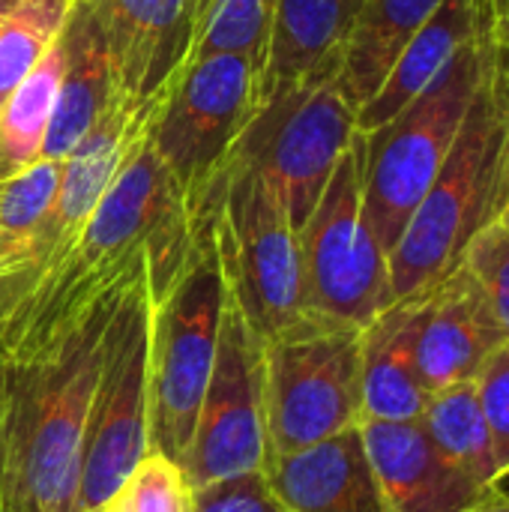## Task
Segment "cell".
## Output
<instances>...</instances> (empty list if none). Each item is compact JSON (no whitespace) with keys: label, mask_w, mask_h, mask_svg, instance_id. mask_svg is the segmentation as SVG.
I'll list each match as a JSON object with an SVG mask.
<instances>
[{"label":"cell","mask_w":509,"mask_h":512,"mask_svg":"<svg viewBox=\"0 0 509 512\" xmlns=\"http://www.w3.org/2000/svg\"><path fill=\"white\" fill-rule=\"evenodd\" d=\"M33 360H0V512H75L90 399L123 288Z\"/></svg>","instance_id":"6da1fadb"},{"label":"cell","mask_w":509,"mask_h":512,"mask_svg":"<svg viewBox=\"0 0 509 512\" xmlns=\"http://www.w3.org/2000/svg\"><path fill=\"white\" fill-rule=\"evenodd\" d=\"M509 153V57L498 39L462 129L387 258L390 303L432 288L462 264L471 240L501 216Z\"/></svg>","instance_id":"7a4b0ae2"},{"label":"cell","mask_w":509,"mask_h":512,"mask_svg":"<svg viewBox=\"0 0 509 512\" xmlns=\"http://www.w3.org/2000/svg\"><path fill=\"white\" fill-rule=\"evenodd\" d=\"M225 303L228 282L213 243L207 192L186 261L159 294H150V453L177 468L198 423Z\"/></svg>","instance_id":"3957f363"},{"label":"cell","mask_w":509,"mask_h":512,"mask_svg":"<svg viewBox=\"0 0 509 512\" xmlns=\"http://www.w3.org/2000/svg\"><path fill=\"white\" fill-rule=\"evenodd\" d=\"M495 45V18L393 120L363 135V216L390 258L444 165Z\"/></svg>","instance_id":"277c9868"},{"label":"cell","mask_w":509,"mask_h":512,"mask_svg":"<svg viewBox=\"0 0 509 512\" xmlns=\"http://www.w3.org/2000/svg\"><path fill=\"white\" fill-rule=\"evenodd\" d=\"M210 225L228 294L261 345L312 324L300 231L240 153L210 189Z\"/></svg>","instance_id":"5b68a950"},{"label":"cell","mask_w":509,"mask_h":512,"mask_svg":"<svg viewBox=\"0 0 509 512\" xmlns=\"http://www.w3.org/2000/svg\"><path fill=\"white\" fill-rule=\"evenodd\" d=\"M264 465L363 420V330L312 321L261 345Z\"/></svg>","instance_id":"8992f818"},{"label":"cell","mask_w":509,"mask_h":512,"mask_svg":"<svg viewBox=\"0 0 509 512\" xmlns=\"http://www.w3.org/2000/svg\"><path fill=\"white\" fill-rule=\"evenodd\" d=\"M357 135V111L339 84V51L303 81L261 105L237 141L300 231L321 201L342 153Z\"/></svg>","instance_id":"52a82bcc"},{"label":"cell","mask_w":509,"mask_h":512,"mask_svg":"<svg viewBox=\"0 0 509 512\" xmlns=\"http://www.w3.org/2000/svg\"><path fill=\"white\" fill-rule=\"evenodd\" d=\"M150 453V285L147 267L123 288L105 333L90 399L78 510L114 501Z\"/></svg>","instance_id":"ba28073f"},{"label":"cell","mask_w":509,"mask_h":512,"mask_svg":"<svg viewBox=\"0 0 509 512\" xmlns=\"http://www.w3.org/2000/svg\"><path fill=\"white\" fill-rule=\"evenodd\" d=\"M312 321L369 327L390 306L387 255L363 216V135L342 153L321 201L300 228Z\"/></svg>","instance_id":"9c48e42d"},{"label":"cell","mask_w":509,"mask_h":512,"mask_svg":"<svg viewBox=\"0 0 509 512\" xmlns=\"http://www.w3.org/2000/svg\"><path fill=\"white\" fill-rule=\"evenodd\" d=\"M255 111L258 66L243 54L189 60L156 105L150 144L195 213Z\"/></svg>","instance_id":"30bf717a"},{"label":"cell","mask_w":509,"mask_h":512,"mask_svg":"<svg viewBox=\"0 0 509 512\" xmlns=\"http://www.w3.org/2000/svg\"><path fill=\"white\" fill-rule=\"evenodd\" d=\"M159 102L138 111L123 96H114V102L84 135V141L63 159L60 186L48 216L24 243L18 261L6 273H0V339L36 300V294L60 273L66 258L78 246L93 207L114 180L135 132L144 126Z\"/></svg>","instance_id":"8fae6325"},{"label":"cell","mask_w":509,"mask_h":512,"mask_svg":"<svg viewBox=\"0 0 509 512\" xmlns=\"http://www.w3.org/2000/svg\"><path fill=\"white\" fill-rule=\"evenodd\" d=\"M192 492L264 471L261 342L228 294L216 360L180 465Z\"/></svg>","instance_id":"7c38bea8"},{"label":"cell","mask_w":509,"mask_h":512,"mask_svg":"<svg viewBox=\"0 0 509 512\" xmlns=\"http://www.w3.org/2000/svg\"><path fill=\"white\" fill-rule=\"evenodd\" d=\"M96 15L114 93L132 108L159 102L192 57L198 0H81Z\"/></svg>","instance_id":"4fadbf2b"},{"label":"cell","mask_w":509,"mask_h":512,"mask_svg":"<svg viewBox=\"0 0 509 512\" xmlns=\"http://www.w3.org/2000/svg\"><path fill=\"white\" fill-rule=\"evenodd\" d=\"M420 294L423 315L414 357L423 387L438 393L474 381L489 354L509 339L486 291L474 273L459 264Z\"/></svg>","instance_id":"5bb4252c"},{"label":"cell","mask_w":509,"mask_h":512,"mask_svg":"<svg viewBox=\"0 0 509 512\" xmlns=\"http://www.w3.org/2000/svg\"><path fill=\"white\" fill-rule=\"evenodd\" d=\"M360 435L390 512H474L495 501V489L435 450L420 420H360Z\"/></svg>","instance_id":"9a60e30c"},{"label":"cell","mask_w":509,"mask_h":512,"mask_svg":"<svg viewBox=\"0 0 509 512\" xmlns=\"http://www.w3.org/2000/svg\"><path fill=\"white\" fill-rule=\"evenodd\" d=\"M264 477L285 512H390L360 426L264 465Z\"/></svg>","instance_id":"2e32d148"},{"label":"cell","mask_w":509,"mask_h":512,"mask_svg":"<svg viewBox=\"0 0 509 512\" xmlns=\"http://www.w3.org/2000/svg\"><path fill=\"white\" fill-rule=\"evenodd\" d=\"M492 18V0H444L438 12L399 51L378 93L357 111V132L369 135L393 120L417 93H423L435 81V75L465 42L483 33Z\"/></svg>","instance_id":"e0dca14e"},{"label":"cell","mask_w":509,"mask_h":512,"mask_svg":"<svg viewBox=\"0 0 509 512\" xmlns=\"http://www.w3.org/2000/svg\"><path fill=\"white\" fill-rule=\"evenodd\" d=\"M420 315L423 294H411L363 327V420L411 423L426 411L432 393L414 357Z\"/></svg>","instance_id":"ac0fdd59"},{"label":"cell","mask_w":509,"mask_h":512,"mask_svg":"<svg viewBox=\"0 0 509 512\" xmlns=\"http://www.w3.org/2000/svg\"><path fill=\"white\" fill-rule=\"evenodd\" d=\"M114 78L102 27L90 6L75 0L63 27V78L48 123L42 159L63 162L114 102Z\"/></svg>","instance_id":"d6986e66"},{"label":"cell","mask_w":509,"mask_h":512,"mask_svg":"<svg viewBox=\"0 0 509 512\" xmlns=\"http://www.w3.org/2000/svg\"><path fill=\"white\" fill-rule=\"evenodd\" d=\"M363 0H279L258 75V108L333 57Z\"/></svg>","instance_id":"ffe728a7"},{"label":"cell","mask_w":509,"mask_h":512,"mask_svg":"<svg viewBox=\"0 0 509 512\" xmlns=\"http://www.w3.org/2000/svg\"><path fill=\"white\" fill-rule=\"evenodd\" d=\"M444 0H363L342 45L339 84L360 111L387 78L408 39L438 12Z\"/></svg>","instance_id":"44dd1931"},{"label":"cell","mask_w":509,"mask_h":512,"mask_svg":"<svg viewBox=\"0 0 509 512\" xmlns=\"http://www.w3.org/2000/svg\"><path fill=\"white\" fill-rule=\"evenodd\" d=\"M63 78V33L0 105V177L42 159Z\"/></svg>","instance_id":"7402d4cb"},{"label":"cell","mask_w":509,"mask_h":512,"mask_svg":"<svg viewBox=\"0 0 509 512\" xmlns=\"http://www.w3.org/2000/svg\"><path fill=\"white\" fill-rule=\"evenodd\" d=\"M420 426L426 429L429 441L444 459H450L456 468L471 474L477 483L489 489L495 486L498 465H495L492 438L474 381L453 384L447 390L432 393L426 411L420 414Z\"/></svg>","instance_id":"603a6c76"},{"label":"cell","mask_w":509,"mask_h":512,"mask_svg":"<svg viewBox=\"0 0 509 512\" xmlns=\"http://www.w3.org/2000/svg\"><path fill=\"white\" fill-rule=\"evenodd\" d=\"M60 171L63 162L36 159L33 165L0 177V273L18 261L24 243L48 216L60 186Z\"/></svg>","instance_id":"cb8c5ba5"},{"label":"cell","mask_w":509,"mask_h":512,"mask_svg":"<svg viewBox=\"0 0 509 512\" xmlns=\"http://www.w3.org/2000/svg\"><path fill=\"white\" fill-rule=\"evenodd\" d=\"M75 0H18L0 24V105L60 39Z\"/></svg>","instance_id":"d4e9b609"},{"label":"cell","mask_w":509,"mask_h":512,"mask_svg":"<svg viewBox=\"0 0 509 512\" xmlns=\"http://www.w3.org/2000/svg\"><path fill=\"white\" fill-rule=\"evenodd\" d=\"M276 3L279 0H210L201 12L189 60L213 54H243L258 66L261 75Z\"/></svg>","instance_id":"484cf974"},{"label":"cell","mask_w":509,"mask_h":512,"mask_svg":"<svg viewBox=\"0 0 509 512\" xmlns=\"http://www.w3.org/2000/svg\"><path fill=\"white\" fill-rule=\"evenodd\" d=\"M123 495L132 512H192V489L183 471L159 453H147Z\"/></svg>","instance_id":"4316f807"},{"label":"cell","mask_w":509,"mask_h":512,"mask_svg":"<svg viewBox=\"0 0 509 512\" xmlns=\"http://www.w3.org/2000/svg\"><path fill=\"white\" fill-rule=\"evenodd\" d=\"M462 264L474 273L486 291L498 321L509 333V234L501 222L486 225L465 249Z\"/></svg>","instance_id":"83f0119b"},{"label":"cell","mask_w":509,"mask_h":512,"mask_svg":"<svg viewBox=\"0 0 509 512\" xmlns=\"http://www.w3.org/2000/svg\"><path fill=\"white\" fill-rule=\"evenodd\" d=\"M474 384H477V396L483 405V417L489 426L492 453L501 477L504 471H509V339L489 354Z\"/></svg>","instance_id":"f1b7e54d"},{"label":"cell","mask_w":509,"mask_h":512,"mask_svg":"<svg viewBox=\"0 0 509 512\" xmlns=\"http://www.w3.org/2000/svg\"><path fill=\"white\" fill-rule=\"evenodd\" d=\"M192 512H285L267 486L264 471L204 492H192Z\"/></svg>","instance_id":"f546056e"},{"label":"cell","mask_w":509,"mask_h":512,"mask_svg":"<svg viewBox=\"0 0 509 512\" xmlns=\"http://www.w3.org/2000/svg\"><path fill=\"white\" fill-rule=\"evenodd\" d=\"M495 39H498L501 51L509 57V3L504 6V12L495 15Z\"/></svg>","instance_id":"4dcf8cb0"},{"label":"cell","mask_w":509,"mask_h":512,"mask_svg":"<svg viewBox=\"0 0 509 512\" xmlns=\"http://www.w3.org/2000/svg\"><path fill=\"white\" fill-rule=\"evenodd\" d=\"M492 489H495V498H498V501H509V471H504V474L495 480Z\"/></svg>","instance_id":"1f68e13d"},{"label":"cell","mask_w":509,"mask_h":512,"mask_svg":"<svg viewBox=\"0 0 509 512\" xmlns=\"http://www.w3.org/2000/svg\"><path fill=\"white\" fill-rule=\"evenodd\" d=\"M96 512H132V510H129V501H126V495L120 492V495H117L114 501H108V504H105L102 510H96Z\"/></svg>","instance_id":"d6a6232c"},{"label":"cell","mask_w":509,"mask_h":512,"mask_svg":"<svg viewBox=\"0 0 509 512\" xmlns=\"http://www.w3.org/2000/svg\"><path fill=\"white\" fill-rule=\"evenodd\" d=\"M509 207V153H507V171H504V186H501V213ZM501 219V216H498Z\"/></svg>","instance_id":"836d02e7"},{"label":"cell","mask_w":509,"mask_h":512,"mask_svg":"<svg viewBox=\"0 0 509 512\" xmlns=\"http://www.w3.org/2000/svg\"><path fill=\"white\" fill-rule=\"evenodd\" d=\"M474 512H509V501H492V504H486V507H480V510Z\"/></svg>","instance_id":"e575fe53"},{"label":"cell","mask_w":509,"mask_h":512,"mask_svg":"<svg viewBox=\"0 0 509 512\" xmlns=\"http://www.w3.org/2000/svg\"><path fill=\"white\" fill-rule=\"evenodd\" d=\"M18 6V0H0V24L6 21V15Z\"/></svg>","instance_id":"d590c367"},{"label":"cell","mask_w":509,"mask_h":512,"mask_svg":"<svg viewBox=\"0 0 509 512\" xmlns=\"http://www.w3.org/2000/svg\"><path fill=\"white\" fill-rule=\"evenodd\" d=\"M498 222L504 225V231H507V234H509V207H507V210H504V213H501V219H498Z\"/></svg>","instance_id":"8d00e7d4"},{"label":"cell","mask_w":509,"mask_h":512,"mask_svg":"<svg viewBox=\"0 0 509 512\" xmlns=\"http://www.w3.org/2000/svg\"><path fill=\"white\" fill-rule=\"evenodd\" d=\"M509 0H492V6H495V15H498V12H504V6H507Z\"/></svg>","instance_id":"74e56055"},{"label":"cell","mask_w":509,"mask_h":512,"mask_svg":"<svg viewBox=\"0 0 509 512\" xmlns=\"http://www.w3.org/2000/svg\"><path fill=\"white\" fill-rule=\"evenodd\" d=\"M210 0H198V21H201V12H204V6H207Z\"/></svg>","instance_id":"f35d334b"}]
</instances>
